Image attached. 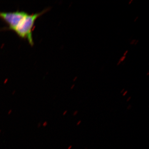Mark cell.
I'll use <instances>...</instances> for the list:
<instances>
[{
	"label": "cell",
	"instance_id": "7a4b0ae2",
	"mask_svg": "<svg viewBox=\"0 0 149 149\" xmlns=\"http://www.w3.org/2000/svg\"><path fill=\"white\" fill-rule=\"evenodd\" d=\"M27 14L24 11H19L14 12H0V18L8 24V29L14 31Z\"/></svg>",
	"mask_w": 149,
	"mask_h": 149
},
{
	"label": "cell",
	"instance_id": "6da1fadb",
	"mask_svg": "<svg viewBox=\"0 0 149 149\" xmlns=\"http://www.w3.org/2000/svg\"><path fill=\"white\" fill-rule=\"evenodd\" d=\"M48 10L47 9H46L38 13L31 15L27 14L14 31L16 32L19 37L22 39H27L30 45L33 46L34 42L32 38V30L35 22L39 17L45 13Z\"/></svg>",
	"mask_w": 149,
	"mask_h": 149
}]
</instances>
